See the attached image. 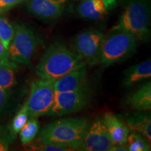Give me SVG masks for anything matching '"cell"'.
I'll list each match as a JSON object with an SVG mask.
<instances>
[{
  "mask_svg": "<svg viewBox=\"0 0 151 151\" xmlns=\"http://www.w3.org/2000/svg\"><path fill=\"white\" fill-rule=\"evenodd\" d=\"M151 76V61L150 60L132 66L124 71L122 86L129 88L147 80Z\"/></svg>",
  "mask_w": 151,
  "mask_h": 151,
  "instance_id": "2e32d148",
  "label": "cell"
},
{
  "mask_svg": "<svg viewBox=\"0 0 151 151\" xmlns=\"http://www.w3.org/2000/svg\"><path fill=\"white\" fill-rule=\"evenodd\" d=\"M26 0H0V13L8 11Z\"/></svg>",
  "mask_w": 151,
  "mask_h": 151,
  "instance_id": "cb8c5ba5",
  "label": "cell"
},
{
  "mask_svg": "<svg viewBox=\"0 0 151 151\" xmlns=\"http://www.w3.org/2000/svg\"><path fill=\"white\" fill-rule=\"evenodd\" d=\"M8 90L0 86V116L2 114L8 104L9 98Z\"/></svg>",
  "mask_w": 151,
  "mask_h": 151,
  "instance_id": "d4e9b609",
  "label": "cell"
},
{
  "mask_svg": "<svg viewBox=\"0 0 151 151\" xmlns=\"http://www.w3.org/2000/svg\"><path fill=\"white\" fill-rule=\"evenodd\" d=\"M39 130V122L37 118H30L20 129V138L23 146H27L35 140Z\"/></svg>",
  "mask_w": 151,
  "mask_h": 151,
  "instance_id": "ac0fdd59",
  "label": "cell"
},
{
  "mask_svg": "<svg viewBox=\"0 0 151 151\" xmlns=\"http://www.w3.org/2000/svg\"><path fill=\"white\" fill-rule=\"evenodd\" d=\"M14 32V26L5 17L0 16V41L4 48L8 49Z\"/></svg>",
  "mask_w": 151,
  "mask_h": 151,
  "instance_id": "ffe728a7",
  "label": "cell"
},
{
  "mask_svg": "<svg viewBox=\"0 0 151 151\" xmlns=\"http://www.w3.org/2000/svg\"><path fill=\"white\" fill-rule=\"evenodd\" d=\"M92 97V88L86 83L78 89L69 92L55 93L52 106L48 116L52 117L78 112L89 105Z\"/></svg>",
  "mask_w": 151,
  "mask_h": 151,
  "instance_id": "8992f818",
  "label": "cell"
},
{
  "mask_svg": "<svg viewBox=\"0 0 151 151\" xmlns=\"http://www.w3.org/2000/svg\"><path fill=\"white\" fill-rule=\"evenodd\" d=\"M89 126L84 118L60 119L43 127L37 141L77 150Z\"/></svg>",
  "mask_w": 151,
  "mask_h": 151,
  "instance_id": "7a4b0ae2",
  "label": "cell"
},
{
  "mask_svg": "<svg viewBox=\"0 0 151 151\" xmlns=\"http://www.w3.org/2000/svg\"><path fill=\"white\" fill-rule=\"evenodd\" d=\"M38 44L37 35L32 28L25 24H16L7 49L9 59L17 64L29 65Z\"/></svg>",
  "mask_w": 151,
  "mask_h": 151,
  "instance_id": "5b68a950",
  "label": "cell"
},
{
  "mask_svg": "<svg viewBox=\"0 0 151 151\" xmlns=\"http://www.w3.org/2000/svg\"><path fill=\"white\" fill-rule=\"evenodd\" d=\"M113 146L101 118L89 126L77 150L110 151Z\"/></svg>",
  "mask_w": 151,
  "mask_h": 151,
  "instance_id": "9c48e42d",
  "label": "cell"
},
{
  "mask_svg": "<svg viewBox=\"0 0 151 151\" xmlns=\"http://www.w3.org/2000/svg\"><path fill=\"white\" fill-rule=\"evenodd\" d=\"M124 123L127 126L129 132H135L151 141V120L150 114L145 111L132 113L125 117Z\"/></svg>",
  "mask_w": 151,
  "mask_h": 151,
  "instance_id": "9a60e30c",
  "label": "cell"
},
{
  "mask_svg": "<svg viewBox=\"0 0 151 151\" xmlns=\"http://www.w3.org/2000/svg\"><path fill=\"white\" fill-rule=\"evenodd\" d=\"M126 146L129 151L150 150V143L146 139L135 132H129L127 136Z\"/></svg>",
  "mask_w": 151,
  "mask_h": 151,
  "instance_id": "d6986e66",
  "label": "cell"
},
{
  "mask_svg": "<svg viewBox=\"0 0 151 151\" xmlns=\"http://www.w3.org/2000/svg\"><path fill=\"white\" fill-rule=\"evenodd\" d=\"M27 10L32 16L43 20H52L63 14L67 0H26Z\"/></svg>",
  "mask_w": 151,
  "mask_h": 151,
  "instance_id": "30bf717a",
  "label": "cell"
},
{
  "mask_svg": "<svg viewBox=\"0 0 151 151\" xmlns=\"http://www.w3.org/2000/svg\"><path fill=\"white\" fill-rule=\"evenodd\" d=\"M17 63L6 58L0 61V86L9 90L16 83Z\"/></svg>",
  "mask_w": 151,
  "mask_h": 151,
  "instance_id": "e0dca14e",
  "label": "cell"
},
{
  "mask_svg": "<svg viewBox=\"0 0 151 151\" xmlns=\"http://www.w3.org/2000/svg\"><path fill=\"white\" fill-rule=\"evenodd\" d=\"M6 58H9L8 51H7L6 49L4 47L2 43L0 41V61Z\"/></svg>",
  "mask_w": 151,
  "mask_h": 151,
  "instance_id": "484cf974",
  "label": "cell"
},
{
  "mask_svg": "<svg viewBox=\"0 0 151 151\" xmlns=\"http://www.w3.org/2000/svg\"><path fill=\"white\" fill-rule=\"evenodd\" d=\"M117 25L129 32L138 40H148L150 37L148 0H128Z\"/></svg>",
  "mask_w": 151,
  "mask_h": 151,
  "instance_id": "277c9868",
  "label": "cell"
},
{
  "mask_svg": "<svg viewBox=\"0 0 151 151\" xmlns=\"http://www.w3.org/2000/svg\"><path fill=\"white\" fill-rule=\"evenodd\" d=\"M28 118H29V113H28L27 106L24 104V105L17 113L16 116L13 119L12 122H11L10 129L15 137L17 134L20 132V129L27 122Z\"/></svg>",
  "mask_w": 151,
  "mask_h": 151,
  "instance_id": "44dd1931",
  "label": "cell"
},
{
  "mask_svg": "<svg viewBox=\"0 0 151 151\" xmlns=\"http://www.w3.org/2000/svg\"><path fill=\"white\" fill-rule=\"evenodd\" d=\"M124 106L138 111L151 109V82L149 80L127 94L122 102Z\"/></svg>",
  "mask_w": 151,
  "mask_h": 151,
  "instance_id": "7c38bea8",
  "label": "cell"
},
{
  "mask_svg": "<svg viewBox=\"0 0 151 151\" xmlns=\"http://www.w3.org/2000/svg\"><path fill=\"white\" fill-rule=\"evenodd\" d=\"M86 62L62 41L52 43L36 66L35 73L39 78L55 81Z\"/></svg>",
  "mask_w": 151,
  "mask_h": 151,
  "instance_id": "6da1fadb",
  "label": "cell"
},
{
  "mask_svg": "<svg viewBox=\"0 0 151 151\" xmlns=\"http://www.w3.org/2000/svg\"><path fill=\"white\" fill-rule=\"evenodd\" d=\"M101 120L113 144H126L129 130L123 120L111 112L104 113Z\"/></svg>",
  "mask_w": 151,
  "mask_h": 151,
  "instance_id": "5bb4252c",
  "label": "cell"
},
{
  "mask_svg": "<svg viewBox=\"0 0 151 151\" xmlns=\"http://www.w3.org/2000/svg\"><path fill=\"white\" fill-rule=\"evenodd\" d=\"M118 0H82L77 7L79 16L85 19H103L116 6Z\"/></svg>",
  "mask_w": 151,
  "mask_h": 151,
  "instance_id": "8fae6325",
  "label": "cell"
},
{
  "mask_svg": "<svg viewBox=\"0 0 151 151\" xmlns=\"http://www.w3.org/2000/svg\"><path fill=\"white\" fill-rule=\"evenodd\" d=\"M127 148L126 144L113 145L110 151H127Z\"/></svg>",
  "mask_w": 151,
  "mask_h": 151,
  "instance_id": "4316f807",
  "label": "cell"
},
{
  "mask_svg": "<svg viewBox=\"0 0 151 151\" xmlns=\"http://www.w3.org/2000/svg\"><path fill=\"white\" fill-rule=\"evenodd\" d=\"M54 81L39 78L30 83L29 93L24 104L30 118L48 116L55 99Z\"/></svg>",
  "mask_w": 151,
  "mask_h": 151,
  "instance_id": "52a82bcc",
  "label": "cell"
},
{
  "mask_svg": "<svg viewBox=\"0 0 151 151\" xmlns=\"http://www.w3.org/2000/svg\"><path fill=\"white\" fill-rule=\"evenodd\" d=\"M28 150L35 151H69L72 150L70 148H64L55 146V145L44 143L37 141L35 142H31L27 145Z\"/></svg>",
  "mask_w": 151,
  "mask_h": 151,
  "instance_id": "7402d4cb",
  "label": "cell"
},
{
  "mask_svg": "<svg viewBox=\"0 0 151 151\" xmlns=\"http://www.w3.org/2000/svg\"><path fill=\"white\" fill-rule=\"evenodd\" d=\"M87 65L73 69L54 81L55 92H64L78 89L87 83Z\"/></svg>",
  "mask_w": 151,
  "mask_h": 151,
  "instance_id": "4fadbf2b",
  "label": "cell"
},
{
  "mask_svg": "<svg viewBox=\"0 0 151 151\" xmlns=\"http://www.w3.org/2000/svg\"><path fill=\"white\" fill-rule=\"evenodd\" d=\"M104 37L102 32L96 29L81 32L73 39V46L75 52L88 65H97L99 63Z\"/></svg>",
  "mask_w": 151,
  "mask_h": 151,
  "instance_id": "ba28073f",
  "label": "cell"
},
{
  "mask_svg": "<svg viewBox=\"0 0 151 151\" xmlns=\"http://www.w3.org/2000/svg\"><path fill=\"white\" fill-rule=\"evenodd\" d=\"M137 41L129 32L116 25L104 39L99 64L108 67L127 58L135 51Z\"/></svg>",
  "mask_w": 151,
  "mask_h": 151,
  "instance_id": "3957f363",
  "label": "cell"
},
{
  "mask_svg": "<svg viewBox=\"0 0 151 151\" xmlns=\"http://www.w3.org/2000/svg\"><path fill=\"white\" fill-rule=\"evenodd\" d=\"M15 136L11 132L10 128L7 130L0 127V151L8 150Z\"/></svg>",
  "mask_w": 151,
  "mask_h": 151,
  "instance_id": "603a6c76",
  "label": "cell"
}]
</instances>
